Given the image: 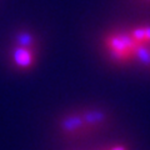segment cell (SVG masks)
Returning a JSON list of instances; mask_svg holds the SVG:
<instances>
[{
  "label": "cell",
  "instance_id": "6da1fadb",
  "mask_svg": "<svg viewBox=\"0 0 150 150\" xmlns=\"http://www.w3.org/2000/svg\"><path fill=\"white\" fill-rule=\"evenodd\" d=\"M104 48L110 60L114 63L120 65L134 63L137 44L130 34V30L110 33L104 40Z\"/></svg>",
  "mask_w": 150,
  "mask_h": 150
},
{
  "label": "cell",
  "instance_id": "7a4b0ae2",
  "mask_svg": "<svg viewBox=\"0 0 150 150\" xmlns=\"http://www.w3.org/2000/svg\"><path fill=\"white\" fill-rule=\"evenodd\" d=\"M59 131L63 138L70 140L83 139L90 135L79 110H71L60 119Z\"/></svg>",
  "mask_w": 150,
  "mask_h": 150
},
{
  "label": "cell",
  "instance_id": "3957f363",
  "mask_svg": "<svg viewBox=\"0 0 150 150\" xmlns=\"http://www.w3.org/2000/svg\"><path fill=\"white\" fill-rule=\"evenodd\" d=\"M79 111L90 135L101 131L110 120L109 114L100 108H88V109H80Z\"/></svg>",
  "mask_w": 150,
  "mask_h": 150
},
{
  "label": "cell",
  "instance_id": "277c9868",
  "mask_svg": "<svg viewBox=\"0 0 150 150\" xmlns=\"http://www.w3.org/2000/svg\"><path fill=\"white\" fill-rule=\"evenodd\" d=\"M10 59L14 68L19 70L30 69L35 62V49L21 45H14Z\"/></svg>",
  "mask_w": 150,
  "mask_h": 150
},
{
  "label": "cell",
  "instance_id": "5b68a950",
  "mask_svg": "<svg viewBox=\"0 0 150 150\" xmlns=\"http://www.w3.org/2000/svg\"><path fill=\"white\" fill-rule=\"evenodd\" d=\"M134 63H138L143 68L150 70V44L137 45Z\"/></svg>",
  "mask_w": 150,
  "mask_h": 150
},
{
  "label": "cell",
  "instance_id": "8992f818",
  "mask_svg": "<svg viewBox=\"0 0 150 150\" xmlns=\"http://www.w3.org/2000/svg\"><path fill=\"white\" fill-rule=\"evenodd\" d=\"M144 1H146V3H150V0H144Z\"/></svg>",
  "mask_w": 150,
  "mask_h": 150
}]
</instances>
